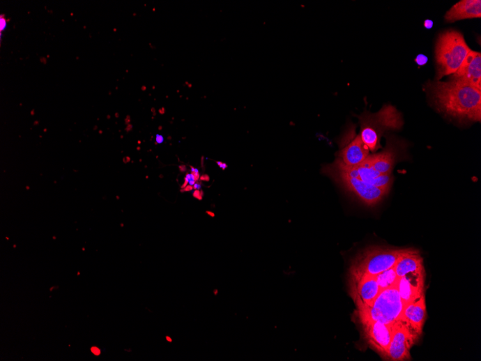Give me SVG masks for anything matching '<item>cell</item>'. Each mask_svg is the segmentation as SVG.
Here are the masks:
<instances>
[{"label":"cell","instance_id":"obj_1","mask_svg":"<svg viewBox=\"0 0 481 361\" xmlns=\"http://www.w3.org/2000/svg\"><path fill=\"white\" fill-rule=\"evenodd\" d=\"M437 109L459 121L480 122L481 90L454 80L429 82L424 88Z\"/></svg>","mask_w":481,"mask_h":361},{"label":"cell","instance_id":"obj_2","mask_svg":"<svg viewBox=\"0 0 481 361\" xmlns=\"http://www.w3.org/2000/svg\"><path fill=\"white\" fill-rule=\"evenodd\" d=\"M471 51L461 32L448 30L441 33L435 48L436 80L455 73Z\"/></svg>","mask_w":481,"mask_h":361},{"label":"cell","instance_id":"obj_3","mask_svg":"<svg viewBox=\"0 0 481 361\" xmlns=\"http://www.w3.org/2000/svg\"><path fill=\"white\" fill-rule=\"evenodd\" d=\"M413 248L370 246L361 251L352 261L349 273L376 276L395 267L404 254Z\"/></svg>","mask_w":481,"mask_h":361},{"label":"cell","instance_id":"obj_4","mask_svg":"<svg viewBox=\"0 0 481 361\" xmlns=\"http://www.w3.org/2000/svg\"><path fill=\"white\" fill-rule=\"evenodd\" d=\"M360 137L372 153L381 147V139L388 130H398L403 126L402 114L392 105H385L376 114L365 112L360 117Z\"/></svg>","mask_w":481,"mask_h":361},{"label":"cell","instance_id":"obj_5","mask_svg":"<svg viewBox=\"0 0 481 361\" xmlns=\"http://www.w3.org/2000/svg\"><path fill=\"white\" fill-rule=\"evenodd\" d=\"M404 304L397 286L384 289L371 305L356 309L354 313L356 323L371 321L392 327L401 320Z\"/></svg>","mask_w":481,"mask_h":361},{"label":"cell","instance_id":"obj_6","mask_svg":"<svg viewBox=\"0 0 481 361\" xmlns=\"http://www.w3.org/2000/svg\"><path fill=\"white\" fill-rule=\"evenodd\" d=\"M323 171L367 206L373 207L378 205L389 193L385 190L369 185L358 178L349 177L335 171L327 165Z\"/></svg>","mask_w":481,"mask_h":361},{"label":"cell","instance_id":"obj_7","mask_svg":"<svg viewBox=\"0 0 481 361\" xmlns=\"http://www.w3.org/2000/svg\"><path fill=\"white\" fill-rule=\"evenodd\" d=\"M327 166L335 171L349 177L358 178L369 185L385 190L388 192L392 183V175H383L376 171L371 166L368 157L363 162L356 166L346 165L338 158L333 164Z\"/></svg>","mask_w":481,"mask_h":361},{"label":"cell","instance_id":"obj_8","mask_svg":"<svg viewBox=\"0 0 481 361\" xmlns=\"http://www.w3.org/2000/svg\"><path fill=\"white\" fill-rule=\"evenodd\" d=\"M348 282L349 295L356 309L373 303L381 291L375 276L349 273Z\"/></svg>","mask_w":481,"mask_h":361},{"label":"cell","instance_id":"obj_9","mask_svg":"<svg viewBox=\"0 0 481 361\" xmlns=\"http://www.w3.org/2000/svg\"><path fill=\"white\" fill-rule=\"evenodd\" d=\"M361 328L362 337L366 344L386 360L391 341L392 327L376 321L357 323Z\"/></svg>","mask_w":481,"mask_h":361},{"label":"cell","instance_id":"obj_10","mask_svg":"<svg viewBox=\"0 0 481 361\" xmlns=\"http://www.w3.org/2000/svg\"><path fill=\"white\" fill-rule=\"evenodd\" d=\"M418 341L419 339L411 332L402 321H399L392 325L391 341L386 360H411V348Z\"/></svg>","mask_w":481,"mask_h":361},{"label":"cell","instance_id":"obj_11","mask_svg":"<svg viewBox=\"0 0 481 361\" xmlns=\"http://www.w3.org/2000/svg\"><path fill=\"white\" fill-rule=\"evenodd\" d=\"M427 318L425 293L416 301L404 305L401 321L418 339L421 337Z\"/></svg>","mask_w":481,"mask_h":361},{"label":"cell","instance_id":"obj_12","mask_svg":"<svg viewBox=\"0 0 481 361\" xmlns=\"http://www.w3.org/2000/svg\"><path fill=\"white\" fill-rule=\"evenodd\" d=\"M450 80L461 82L481 90V54L471 51L460 68L450 75Z\"/></svg>","mask_w":481,"mask_h":361},{"label":"cell","instance_id":"obj_13","mask_svg":"<svg viewBox=\"0 0 481 361\" xmlns=\"http://www.w3.org/2000/svg\"><path fill=\"white\" fill-rule=\"evenodd\" d=\"M397 286L404 305L416 301L425 293V272L403 276Z\"/></svg>","mask_w":481,"mask_h":361},{"label":"cell","instance_id":"obj_14","mask_svg":"<svg viewBox=\"0 0 481 361\" xmlns=\"http://www.w3.org/2000/svg\"><path fill=\"white\" fill-rule=\"evenodd\" d=\"M369 153V150L360 136H357L342 148L338 158L346 165L356 166L367 158Z\"/></svg>","mask_w":481,"mask_h":361},{"label":"cell","instance_id":"obj_15","mask_svg":"<svg viewBox=\"0 0 481 361\" xmlns=\"http://www.w3.org/2000/svg\"><path fill=\"white\" fill-rule=\"evenodd\" d=\"M481 16L480 0H462L453 6L445 16L448 23L457 20L480 18Z\"/></svg>","mask_w":481,"mask_h":361},{"label":"cell","instance_id":"obj_16","mask_svg":"<svg viewBox=\"0 0 481 361\" xmlns=\"http://www.w3.org/2000/svg\"><path fill=\"white\" fill-rule=\"evenodd\" d=\"M398 155L397 145L392 141L388 144L382 153L369 155L368 159L372 167L376 171L383 175H390L395 166Z\"/></svg>","mask_w":481,"mask_h":361},{"label":"cell","instance_id":"obj_17","mask_svg":"<svg viewBox=\"0 0 481 361\" xmlns=\"http://www.w3.org/2000/svg\"><path fill=\"white\" fill-rule=\"evenodd\" d=\"M395 268L399 279L410 273L425 272L424 260L420 251L415 249L404 254L398 261Z\"/></svg>","mask_w":481,"mask_h":361},{"label":"cell","instance_id":"obj_18","mask_svg":"<svg viewBox=\"0 0 481 361\" xmlns=\"http://www.w3.org/2000/svg\"><path fill=\"white\" fill-rule=\"evenodd\" d=\"M376 279L381 291L396 287L399 280L395 267L388 269L376 275Z\"/></svg>","mask_w":481,"mask_h":361},{"label":"cell","instance_id":"obj_19","mask_svg":"<svg viewBox=\"0 0 481 361\" xmlns=\"http://www.w3.org/2000/svg\"><path fill=\"white\" fill-rule=\"evenodd\" d=\"M196 181H198L196 180L194 176L191 173V174H188L185 177V183L184 185H183V188H185L187 185V184H189L190 186H193Z\"/></svg>","mask_w":481,"mask_h":361},{"label":"cell","instance_id":"obj_20","mask_svg":"<svg viewBox=\"0 0 481 361\" xmlns=\"http://www.w3.org/2000/svg\"><path fill=\"white\" fill-rule=\"evenodd\" d=\"M427 61H428L427 57L423 54L418 55L417 56L416 59H415V61H416L418 65L420 66H423L426 65Z\"/></svg>","mask_w":481,"mask_h":361},{"label":"cell","instance_id":"obj_21","mask_svg":"<svg viewBox=\"0 0 481 361\" xmlns=\"http://www.w3.org/2000/svg\"><path fill=\"white\" fill-rule=\"evenodd\" d=\"M191 168V173L194 176L195 178L197 180H199L201 176H200V172L198 169L194 168L193 167L190 166Z\"/></svg>","mask_w":481,"mask_h":361},{"label":"cell","instance_id":"obj_22","mask_svg":"<svg viewBox=\"0 0 481 361\" xmlns=\"http://www.w3.org/2000/svg\"><path fill=\"white\" fill-rule=\"evenodd\" d=\"M7 26L6 20L5 18L0 19V31H3Z\"/></svg>","mask_w":481,"mask_h":361},{"label":"cell","instance_id":"obj_23","mask_svg":"<svg viewBox=\"0 0 481 361\" xmlns=\"http://www.w3.org/2000/svg\"><path fill=\"white\" fill-rule=\"evenodd\" d=\"M193 197L199 200H202V195L201 194L200 190H195Z\"/></svg>","mask_w":481,"mask_h":361},{"label":"cell","instance_id":"obj_24","mask_svg":"<svg viewBox=\"0 0 481 361\" xmlns=\"http://www.w3.org/2000/svg\"><path fill=\"white\" fill-rule=\"evenodd\" d=\"M432 26H433L432 21L430 20H427L425 22V27L428 29H430L432 28Z\"/></svg>","mask_w":481,"mask_h":361},{"label":"cell","instance_id":"obj_25","mask_svg":"<svg viewBox=\"0 0 481 361\" xmlns=\"http://www.w3.org/2000/svg\"><path fill=\"white\" fill-rule=\"evenodd\" d=\"M164 141H165V139L162 135H156V142L158 144H162L164 142Z\"/></svg>","mask_w":481,"mask_h":361},{"label":"cell","instance_id":"obj_26","mask_svg":"<svg viewBox=\"0 0 481 361\" xmlns=\"http://www.w3.org/2000/svg\"><path fill=\"white\" fill-rule=\"evenodd\" d=\"M91 351H92L93 353L95 354L96 355H100L101 353V351L98 348H93L91 349Z\"/></svg>","mask_w":481,"mask_h":361},{"label":"cell","instance_id":"obj_27","mask_svg":"<svg viewBox=\"0 0 481 361\" xmlns=\"http://www.w3.org/2000/svg\"><path fill=\"white\" fill-rule=\"evenodd\" d=\"M193 189L194 190H201V185L200 183H195L194 185H193Z\"/></svg>","mask_w":481,"mask_h":361},{"label":"cell","instance_id":"obj_28","mask_svg":"<svg viewBox=\"0 0 481 361\" xmlns=\"http://www.w3.org/2000/svg\"><path fill=\"white\" fill-rule=\"evenodd\" d=\"M166 341H167L168 343L171 344V343H172L173 339H172L171 337L167 335V336H166Z\"/></svg>","mask_w":481,"mask_h":361},{"label":"cell","instance_id":"obj_29","mask_svg":"<svg viewBox=\"0 0 481 361\" xmlns=\"http://www.w3.org/2000/svg\"><path fill=\"white\" fill-rule=\"evenodd\" d=\"M206 213H207V215H208L210 217H214V214L212 213V212L207 211Z\"/></svg>","mask_w":481,"mask_h":361}]
</instances>
